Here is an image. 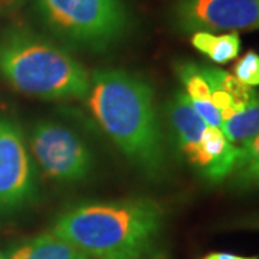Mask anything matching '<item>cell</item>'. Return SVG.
<instances>
[{"label":"cell","mask_w":259,"mask_h":259,"mask_svg":"<svg viewBox=\"0 0 259 259\" xmlns=\"http://www.w3.org/2000/svg\"><path fill=\"white\" fill-rule=\"evenodd\" d=\"M222 131L228 141L239 151L259 134V91H255L250 102L229 120L222 122Z\"/></svg>","instance_id":"8fae6325"},{"label":"cell","mask_w":259,"mask_h":259,"mask_svg":"<svg viewBox=\"0 0 259 259\" xmlns=\"http://www.w3.org/2000/svg\"><path fill=\"white\" fill-rule=\"evenodd\" d=\"M166 115L176 147L190 166L197 168L200 160V140L207 124L194 111L189 97L182 91L175 93L168 100Z\"/></svg>","instance_id":"ba28073f"},{"label":"cell","mask_w":259,"mask_h":259,"mask_svg":"<svg viewBox=\"0 0 259 259\" xmlns=\"http://www.w3.org/2000/svg\"><path fill=\"white\" fill-rule=\"evenodd\" d=\"M246 225H248L249 228H255V229H259V214L253 216V218H250Z\"/></svg>","instance_id":"d6986e66"},{"label":"cell","mask_w":259,"mask_h":259,"mask_svg":"<svg viewBox=\"0 0 259 259\" xmlns=\"http://www.w3.org/2000/svg\"><path fill=\"white\" fill-rule=\"evenodd\" d=\"M192 102V101H190ZM194 111L199 114V117L210 127H222V117L219 110L212 104V101L192 102Z\"/></svg>","instance_id":"e0dca14e"},{"label":"cell","mask_w":259,"mask_h":259,"mask_svg":"<svg viewBox=\"0 0 259 259\" xmlns=\"http://www.w3.org/2000/svg\"><path fill=\"white\" fill-rule=\"evenodd\" d=\"M29 143L40 168L59 183H78L93 173L94 154L74 130L40 120L30 130Z\"/></svg>","instance_id":"5b68a950"},{"label":"cell","mask_w":259,"mask_h":259,"mask_svg":"<svg viewBox=\"0 0 259 259\" xmlns=\"http://www.w3.org/2000/svg\"><path fill=\"white\" fill-rule=\"evenodd\" d=\"M200 69L204 79L209 83V88H219L226 94H229L238 111H242L249 104L255 94V90L241 82L236 76L210 66H200Z\"/></svg>","instance_id":"4fadbf2b"},{"label":"cell","mask_w":259,"mask_h":259,"mask_svg":"<svg viewBox=\"0 0 259 259\" xmlns=\"http://www.w3.org/2000/svg\"><path fill=\"white\" fill-rule=\"evenodd\" d=\"M203 259H258L256 256H239V255H233V253H210L207 256H204Z\"/></svg>","instance_id":"ac0fdd59"},{"label":"cell","mask_w":259,"mask_h":259,"mask_svg":"<svg viewBox=\"0 0 259 259\" xmlns=\"http://www.w3.org/2000/svg\"><path fill=\"white\" fill-rule=\"evenodd\" d=\"M180 32H239L259 29V0H182L173 12Z\"/></svg>","instance_id":"52a82bcc"},{"label":"cell","mask_w":259,"mask_h":259,"mask_svg":"<svg viewBox=\"0 0 259 259\" xmlns=\"http://www.w3.org/2000/svg\"><path fill=\"white\" fill-rule=\"evenodd\" d=\"M163 209L150 199L88 202L62 212L54 233L94 259H139L163 228Z\"/></svg>","instance_id":"7a4b0ae2"},{"label":"cell","mask_w":259,"mask_h":259,"mask_svg":"<svg viewBox=\"0 0 259 259\" xmlns=\"http://www.w3.org/2000/svg\"><path fill=\"white\" fill-rule=\"evenodd\" d=\"M45 28L69 47L102 52L127 36L131 19L124 0H33Z\"/></svg>","instance_id":"277c9868"},{"label":"cell","mask_w":259,"mask_h":259,"mask_svg":"<svg viewBox=\"0 0 259 259\" xmlns=\"http://www.w3.org/2000/svg\"><path fill=\"white\" fill-rule=\"evenodd\" d=\"M87 100L98 125L134 166L150 177L163 175V134L146 79L124 69L95 71Z\"/></svg>","instance_id":"6da1fadb"},{"label":"cell","mask_w":259,"mask_h":259,"mask_svg":"<svg viewBox=\"0 0 259 259\" xmlns=\"http://www.w3.org/2000/svg\"><path fill=\"white\" fill-rule=\"evenodd\" d=\"M192 45L200 54L210 58L216 64H226L239 55L241 37L235 32L216 35L213 32H194Z\"/></svg>","instance_id":"7c38bea8"},{"label":"cell","mask_w":259,"mask_h":259,"mask_svg":"<svg viewBox=\"0 0 259 259\" xmlns=\"http://www.w3.org/2000/svg\"><path fill=\"white\" fill-rule=\"evenodd\" d=\"M39 194V179L23 133L0 115V214L18 212Z\"/></svg>","instance_id":"8992f818"},{"label":"cell","mask_w":259,"mask_h":259,"mask_svg":"<svg viewBox=\"0 0 259 259\" xmlns=\"http://www.w3.org/2000/svg\"><path fill=\"white\" fill-rule=\"evenodd\" d=\"M0 76L19 93L44 100L82 98L91 85L68 51L25 28L0 33Z\"/></svg>","instance_id":"3957f363"},{"label":"cell","mask_w":259,"mask_h":259,"mask_svg":"<svg viewBox=\"0 0 259 259\" xmlns=\"http://www.w3.org/2000/svg\"><path fill=\"white\" fill-rule=\"evenodd\" d=\"M8 259H91L58 235L44 233L12 249Z\"/></svg>","instance_id":"30bf717a"},{"label":"cell","mask_w":259,"mask_h":259,"mask_svg":"<svg viewBox=\"0 0 259 259\" xmlns=\"http://www.w3.org/2000/svg\"><path fill=\"white\" fill-rule=\"evenodd\" d=\"M235 76L248 87L259 85V54L249 51L235 64Z\"/></svg>","instance_id":"2e32d148"},{"label":"cell","mask_w":259,"mask_h":259,"mask_svg":"<svg viewBox=\"0 0 259 259\" xmlns=\"http://www.w3.org/2000/svg\"><path fill=\"white\" fill-rule=\"evenodd\" d=\"M0 259H3V258H0Z\"/></svg>","instance_id":"ffe728a7"},{"label":"cell","mask_w":259,"mask_h":259,"mask_svg":"<svg viewBox=\"0 0 259 259\" xmlns=\"http://www.w3.org/2000/svg\"><path fill=\"white\" fill-rule=\"evenodd\" d=\"M238 156L239 150L228 141L222 128L207 125L200 140V160L196 170L206 180L219 183L231 175Z\"/></svg>","instance_id":"9c48e42d"},{"label":"cell","mask_w":259,"mask_h":259,"mask_svg":"<svg viewBox=\"0 0 259 259\" xmlns=\"http://www.w3.org/2000/svg\"><path fill=\"white\" fill-rule=\"evenodd\" d=\"M232 175L238 187H259V134L239 151Z\"/></svg>","instance_id":"5bb4252c"},{"label":"cell","mask_w":259,"mask_h":259,"mask_svg":"<svg viewBox=\"0 0 259 259\" xmlns=\"http://www.w3.org/2000/svg\"><path fill=\"white\" fill-rule=\"evenodd\" d=\"M176 72L185 85L186 95L192 102L210 101V88L204 79L200 65L194 62H180L176 65Z\"/></svg>","instance_id":"9a60e30c"}]
</instances>
